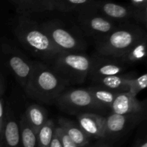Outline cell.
I'll use <instances>...</instances> for the list:
<instances>
[{
    "mask_svg": "<svg viewBox=\"0 0 147 147\" xmlns=\"http://www.w3.org/2000/svg\"><path fill=\"white\" fill-rule=\"evenodd\" d=\"M55 104L61 111L76 116L84 113H94L103 115L106 109L99 106L92 98L87 88L66 90L59 96Z\"/></svg>",
    "mask_w": 147,
    "mask_h": 147,
    "instance_id": "cell-6",
    "label": "cell"
},
{
    "mask_svg": "<svg viewBox=\"0 0 147 147\" xmlns=\"http://www.w3.org/2000/svg\"><path fill=\"white\" fill-rule=\"evenodd\" d=\"M13 32L23 47L35 57L50 65L60 52L42 28L40 24L27 17H20Z\"/></svg>",
    "mask_w": 147,
    "mask_h": 147,
    "instance_id": "cell-2",
    "label": "cell"
},
{
    "mask_svg": "<svg viewBox=\"0 0 147 147\" xmlns=\"http://www.w3.org/2000/svg\"><path fill=\"white\" fill-rule=\"evenodd\" d=\"M56 125L53 119H48L37 134V147H50L55 134Z\"/></svg>",
    "mask_w": 147,
    "mask_h": 147,
    "instance_id": "cell-24",
    "label": "cell"
},
{
    "mask_svg": "<svg viewBox=\"0 0 147 147\" xmlns=\"http://www.w3.org/2000/svg\"><path fill=\"white\" fill-rule=\"evenodd\" d=\"M0 147H3L2 144H1V139H0Z\"/></svg>",
    "mask_w": 147,
    "mask_h": 147,
    "instance_id": "cell-33",
    "label": "cell"
},
{
    "mask_svg": "<svg viewBox=\"0 0 147 147\" xmlns=\"http://www.w3.org/2000/svg\"><path fill=\"white\" fill-rule=\"evenodd\" d=\"M68 86L48 64L34 61L31 75L24 90L30 98L36 101L53 104Z\"/></svg>",
    "mask_w": 147,
    "mask_h": 147,
    "instance_id": "cell-1",
    "label": "cell"
},
{
    "mask_svg": "<svg viewBox=\"0 0 147 147\" xmlns=\"http://www.w3.org/2000/svg\"><path fill=\"white\" fill-rule=\"evenodd\" d=\"M21 147H37V135L27 123L24 115L19 120Z\"/></svg>",
    "mask_w": 147,
    "mask_h": 147,
    "instance_id": "cell-22",
    "label": "cell"
},
{
    "mask_svg": "<svg viewBox=\"0 0 147 147\" xmlns=\"http://www.w3.org/2000/svg\"><path fill=\"white\" fill-rule=\"evenodd\" d=\"M146 40L145 39L132 46L118 59L128 66L144 61L146 57Z\"/></svg>",
    "mask_w": 147,
    "mask_h": 147,
    "instance_id": "cell-21",
    "label": "cell"
},
{
    "mask_svg": "<svg viewBox=\"0 0 147 147\" xmlns=\"http://www.w3.org/2000/svg\"><path fill=\"white\" fill-rule=\"evenodd\" d=\"M77 123L90 139L104 140L105 116L94 113L76 115Z\"/></svg>",
    "mask_w": 147,
    "mask_h": 147,
    "instance_id": "cell-14",
    "label": "cell"
},
{
    "mask_svg": "<svg viewBox=\"0 0 147 147\" xmlns=\"http://www.w3.org/2000/svg\"><path fill=\"white\" fill-rule=\"evenodd\" d=\"M55 11L60 12H82L94 7L96 1L93 0H54Z\"/></svg>",
    "mask_w": 147,
    "mask_h": 147,
    "instance_id": "cell-20",
    "label": "cell"
},
{
    "mask_svg": "<svg viewBox=\"0 0 147 147\" xmlns=\"http://www.w3.org/2000/svg\"><path fill=\"white\" fill-rule=\"evenodd\" d=\"M103 141H100V142H98V143L95 144L94 145H93L91 147H103Z\"/></svg>",
    "mask_w": 147,
    "mask_h": 147,
    "instance_id": "cell-31",
    "label": "cell"
},
{
    "mask_svg": "<svg viewBox=\"0 0 147 147\" xmlns=\"http://www.w3.org/2000/svg\"><path fill=\"white\" fill-rule=\"evenodd\" d=\"M91 57L85 53H60L49 65L70 85H79L88 78Z\"/></svg>",
    "mask_w": 147,
    "mask_h": 147,
    "instance_id": "cell-5",
    "label": "cell"
},
{
    "mask_svg": "<svg viewBox=\"0 0 147 147\" xmlns=\"http://www.w3.org/2000/svg\"><path fill=\"white\" fill-rule=\"evenodd\" d=\"M4 80H3L1 74H0V96H2V94L4 93Z\"/></svg>",
    "mask_w": 147,
    "mask_h": 147,
    "instance_id": "cell-30",
    "label": "cell"
},
{
    "mask_svg": "<svg viewBox=\"0 0 147 147\" xmlns=\"http://www.w3.org/2000/svg\"><path fill=\"white\" fill-rule=\"evenodd\" d=\"M78 21L81 32L94 40L106 35L119 25L98 14L96 6L78 13Z\"/></svg>",
    "mask_w": 147,
    "mask_h": 147,
    "instance_id": "cell-9",
    "label": "cell"
},
{
    "mask_svg": "<svg viewBox=\"0 0 147 147\" xmlns=\"http://www.w3.org/2000/svg\"><path fill=\"white\" fill-rule=\"evenodd\" d=\"M146 113L119 115L111 113L105 116L104 140H116L146 120Z\"/></svg>",
    "mask_w": 147,
    "mask_h": 147,
    "instance_id": "cell-8",
    "label": "cell"
},
{
    "mask_svg": "<svg viewBox=\"0 0 147 147\" xmlns=\"http://www.w3.org/2000/svg\"><path fill=\"white\" fill-rule=\"evenodd\" d=\"M1 51L5 65L24 89L31 75L33 62L18 47L10 43L3 42L1 45Z\"/></svg>",
    "mask_w": 147,
    "mask_h": 147,
    "instance_id": "cell-7",
    "label": "cell"
},
{
    "mask_svg": "<svg viewBox=\"0 0 147 147\" xmlns=\"http://www.w3.org/2000/svg\"><path fill=\"white\" fill-rule=\"evenodd\" d=\"M6 107L4 104V99L2 96H0V134H1V129H2L3 123H4V116H5Z\"/></svg>",
    "mask_w": 147,
    "mask_h": 147,
    "instance_id": "cell-27",
    "label": "cell"
},
{
    "mask_svg": "<svg viewBox=\"0 0 147 147\" xmlns=\"http://www.w3.org/2000/svg\"><path fill=\"white\" fill-rule=\"evenodd\" d=\"M128 7L131 11L133 21L135 24H141L146 27L147 1L146 0H131Z\"/></svg>",
    "mask_w": 147,
    "mask_h": 147,
    "instance_id": "cell-23",
    "label": "cell"
},
{
    "mask_svg": "<svg viewBox=\"0 0 147 147\" xmlns=\"http://www.w3.org/2000/svg\"><path fill=\"white\" fill-rule=\"evenodd\" d=\"M55 132L57 136H58L59 139H60L63 147H78L66 135V134L59 126H56Z\"/></svg>",
    "mask_w": 147,
    "mask_h": 147,
    "instance_id": "cell-26",
    "label": "cell"
},
{
    "mask_svg": "<svg viewBox=\"0 0 147 147\" xmlns=\"http://www.w3.org/2000/svg\"><path fill=\"white\" fill-rule=\"evenodd\" d=\"M103 147H111V145L109 144V143H107V142H103Z\"/></svg>",
    "mask_w": 147,
    "mask_h": 147,
    "instance_id": "cell-32",
    "label": "cell"
},
{
    "mask_svg": "<svg viewBox=\"0 0 147 147\" xmlns=\"http://www.w3.org/2000/svg\"><path fill=\"white\" fill-rule=\"evenodd\" d=\"M136 77V73L134 72H131V73H122L115 76L99 78L92 80L91 82L93 85L102 86L109 90L120 92V93H125V92H129L131 80Z\"/></svg>",
    "mask_w": 147,
    "mask_h": 147,
    "instance_id": "cell-16",
    "label": "cell"
},
{
    "mask_svg": "<svg viewBox=\"0 0 147 147\" xmlns=\"http://www.w3.org/2000/svg\"><path fill=\"white\" fill-rule=\"evenodd\" d=\"M10 3L20 17L55 11L54 0H12Z\"/></svg>",
    "mask_w": 147,
    "mask_h": 147,
    "instance_id": "cell-15",
    "label": "cell"
},
{
    "mask_svg": "<svg viewBox=\"0 0 147 147\" xmlns=\"http://www.w3.org/2000/svg\"><path fill=\"white\" fill-rule=\"evenodd\" d=\"M91 57V67L88 78L91 81L99 78L125 73L129 66L118 58L94 54Z\"/></svg>",
    "mask_w": 147,
    "mask_h": 147,
    "instance_id": "cell-10",
    "label": "cell"
},
{
    "mask_svg": "<svg viewBox=\"0 0 147 147\" xmlns=\"http://www.w3.org/2000/svg\"><path fill=\"white\" fill-rule=\"evenodd\" d=\"M87 89L90 92L94 101L99 106L106 110H107V109H110L112 103H113L118 95L121 93L120 92L109 90L97 85H92L88 87Z\"/></svg>",
    "mask_w": 147,
    "mask_h": 147,
    "instance_id": "cell-19",
    "label": "cell"
},
{
    "mask_svg": "<svg viewBox=\"0 0 147 147\" xmlns=\"http://www.w3.org/2000/svg\"><path fill=\"white\" fill-rule=\"evenodd\" d=\"M57 126H59L78 147L88 146L90 139L84 133L77 122L66 118L60 117L58 119Z\"/></svg>",
    "mask_w": 147,
    "mask_h": 147,
    "instance_id": "cell-17",
    "label": "cell"
},
{
    "mask_svg": "<svg viewBox=\"0 0 147 147\" xmlns=\"http://www.w3.org/2000/svg\"><path fill=\"white\" fill-rule=\"evenodd\" d=\"M98 13L117 24L133 23L131 11L128 6L109 1H96Z\"/></svg>",
    "mask_w": 147,
    "mask_h": 147,
    "instance_id": "cell-11",
    "label": "cell"
},
{
    "mask_svg": "<svg viewBox=\"0 0 147 147\" xmlns=\"http://www.w3.org/2000/svg\"><path fill=\"white\" fill-rule=\"evenodd\" d=\"M23 115L29 126L34 131L36 135L48 120L47 110L38 104L29 106Z\"/></svg>",
    "mask_w": 147,
    "mask_h": 147,
    "instance_id": "cell-18",
    "label": "cell"
},
{
    "mask_svg": "<svg viewBox=\"0 0 147 147\" xmlns=\"http://www.w3.org/2000/svg\"><path fill=\"white\" fill-rule=\"evenodd\" d=\"M146 100L141 101L129 92L118 95L110 108L111 113L119 115L146 113Z\"/></svg>",
    "mask_w": 147,
    "mask_h": 147,
    "instance_id": "cell-13",
    "label": "cell"
},
{
    "mask_svg": "<svg viewBox=\"0 0 147 147\" xmlns=\"http://www.w3.org/2000/svg\"><path fill=\"white\" fill-rule=\"evenodd\" d=\"M50 147H63L62 146L61 142H60V139H59L58 136L56 134L55 131V134L53 136V139H52L51 144H50Z\"/></svg>",
    "mask_w": 147,
    "mask_h": 147,
    "instance_id": "cell-28",
    "label": "cell"
},
{
    "mask_svg": "<svg viewBox=\"0 0 147 147\" xmlns=\"http://www.w3.org/2000/svg\"><path fill=\"white\" fill-rule=\"evenodd\" d=\"M40 25L60 53H81L87 48L81 31L67 27L60 20H49Z\"/></svg>",
    "mask_w": 147,
    "mask_h": 147,
    "instance_id": "cell-4",
    "label": "cell"
},
{
    "mask_svg": "<svg viewBox=\"0 0 147 147\" xmlns=\"http://www.w3.org/2000/svg\"><path fill=\"white\" fill-rule=\"evenodd\" d=\"M0 139L3 147H21L19 121L10 107H6Z\"/></svg>",
    "mask_w": 147,
    "mask_h": 147,
    "instance_id": "cell-12",
    "label": "cell"
},
{
    "mask_svg": "<svg viewBox=\"0 0 147 147\" xmlns=\"http://www.w3.org/2000/svg\"><path fill=\"white\" fill-rule=\"evenodd\" d=\"M145 39L146 32L139 24L126 23L119 24L108 34L95 40V47L97 54L119 58Z\"/></svg>",
    "mask_w": 147,
    "mask_h": 147,
    "instance_id": "cell-3",
    "label": "cell"
},
{
    "mask_svg": "<svg viewBox=\"0 0 147 147\" xmlns=\"http://www.w3.org/2000/svg\"><path fill=\"white\" fill-rule=\"evenodd\" d=\"M147 86V74L142 75L132 79L129 84V93L133 96H137L140 92L144 90Z\"/></svg>",
    "mask_w": 147,
    "mask_h": 147,
    "instance_id": "cell-25",
    "label": "cell"
},
{
    "mask_svg": "<svg viewBox=\"0 0 147 147\" xmlns=\"http://www.w3.org/2000/svg\"><path fill=\"white\" fill-rule=\"evenodd\" d=\"M133 147H147V142L146 137L139 138L135 142Z\"/></svg>",
    "mask_w": 147,
    "mask_h": 147,
    "instance_id": "cell-29",
    "label": "cell"
}]
</instances>
